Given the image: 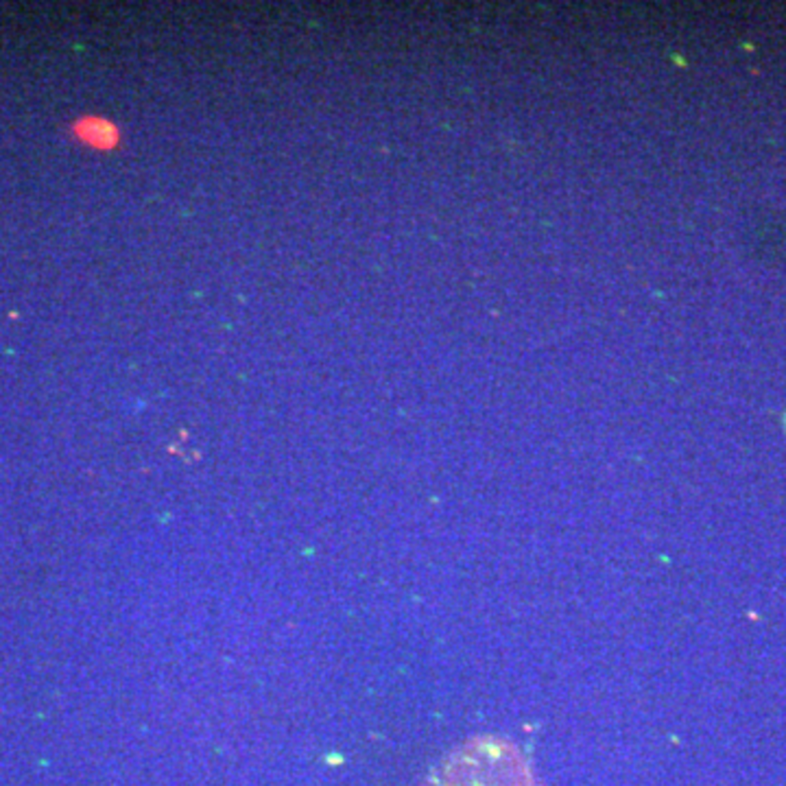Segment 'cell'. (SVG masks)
<instances>
[{
	"instance_id": "cell-1",
	"label": "cell",
	"mask_w": 786,
	"mask_h": 786,
	"mask_svg": "<svg viewBox=\"0 0 786 786\" xmlns=\"http://www.w3.org/2000/svg\"><path fill=\"white\" fill-rule=\"evenodd\" d=\"M459 786H535L531 771L505 745H487L461 769Z\"/></svg>"
},
{
	"instance_id": "cell-2",
	"label": "cell",
	"mask_w": 786,
	"mask_h": 786,
	"mask_svg": "<svg viewBox=\"0 0 786 786\" xmlns=\"http://www.w3.org/2000/svg\"><path fill=\"white\" fill-rule=\"evenodd\" d=\"M72 134L83 145L99 151H112L114 147L121 145V129L112 125L107 118H99V116H83V118H79L72 127Z\"/></svg>"
},
{
	"instance_id": "cell-3",
	"label": "cell",
	"mask_w": 786,
	"mask_h": 786,
	"mask_svg": "<svg viewBox=\"0 0 786 786\" xmlns=\"http://www.w3.org/2000/svg\"><path fill=\"white\" fill-rule=\"evenodd\" d=\"M784 424H786V417H784Z\"/></svg>"
}]
</instances>
